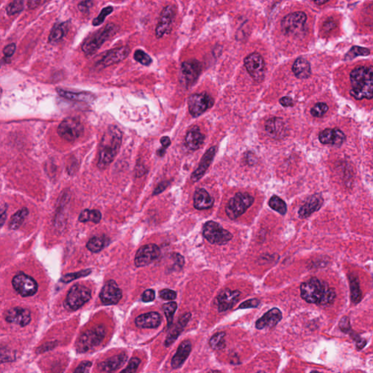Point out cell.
I'll use <instances>...</instances> for the list:
<instances>
[{
    "instance_id": "obj_47",
    "label": "cell",
    "mask_w": 373,
    "mask_h": 373,
    "mask_svg": "<svg viewBox=\"0 0 373 373\" xmlns=\"http://www.w3.org/2000/svg\"><path fill=\"white\" fill-rule=\"evenodd\" d=\"M328 109L329 108L327 103H317L310 110V113H311L312 116L315 117V118H320V117L325 116V113L328 111Z\"/></svg>"
},
{
    "instance_id": "obj_24",
    "label": "cell",
    "mask_w": 373,
    "mask_h": 373,
    "mask_svg": "<svg viewBox=\"0 0 373 373\" xmlns=\"http://www.w3.org/2000/svg\"><path fill=\"white\" fill-rule=\"evenodd\" d=\"M323 198L319 194L311 195L305 202V204L302 206L299 210V217L301 219L308 218L312 214L320 209L323 204Z\"/></svg>"
},
{
    "instance_id": "obj_20",
    "label": "cell",
    "mask_w": 373,
    "mask_h": 373,
    "mask_svg": "<svg viewBox=\"0 0 373 373\" xmlns=\"http://www.w3.org/2000/svg\"><path fill=\"white\" fill-rule=\"evenodd\" d=\"M265 131L273 139H284L288 133V128L282 118H272L265 123Z\"/></svg>"
},
{
    "instance_id": "obj_36",
    "label": "cell",
    "mask_w": 373,
    "mask_h": 373,
    "mask_svg": "<svg viewBox=\"0 0 373 373\" xmlns=\"http://www.w3.org/2000/svg\"><path fill=\"white\" fill-rule=\"evenodd\" d=\"M78 220L81 223L92 222L93 223H98L101 220V214L98 210L85 209L80 213Z\"/></svg>"
},
{
    "instance_id": "obj_41",
    "label": "cell",
    "mask_w": 373,
    "mask_h": 373,
    "mask_svg": "<svg viewBox=\"0 0 373 373\" xmlns=\"http://www.w3.org/2000/svg\"><path fill=\"white\" fill-rule=\"evenodd\" d=\"M177 308V304L175 302H168L163 305V310L165 313L166 317L167 318L168 328H170L171 325L173 322L174 315Z\"/></svg>"
},
{
    "instance_id": "obj_52",
    "label": "cell",
    "mask_w": 373,
    "mask_h": 373,
    "mask_svg": "<svg viewBox=\"0 0 373 373\" xmlns=\"http://www.w3.org/2000/svg\"><path fill=\"white\" fill-rule=\"evenodd\" d=\"M161 298L164 299L166 300H173L177 297V292L175 291L169 290V289H166V290H161L160 294H159Z\"/></svg>"
},
{
    "instance_id": "obj_58",
    "label": "cell",
    "mask_w": 373,
    "mask_h": 373,
    "mask_svg": "<svg viewBox=\"0 0 373 373\" xmlns=\"http://www.w3.org/2000/svg\"><path fill=\"white\" fill-rule=\"evenodd\" d=\"M16 44H9V45L5 47L4 50H3V52H4V55L6 56L7 58H10V57H12L13 54H14L15 51H16Z\"/></svg>"
},
{
    "instance_id": "obj_3",
    "label": "cell",
    "mask_w": 373,
    "mask_h": 373,
    "mask_svg": "<svg viewBox=\"0 0 373 373\" xmlns=\"http://www.w3.org/2000/svg\"><path fill=\"white\" fill-rule=\"evenodd\" d=\"M372 67H359L350 74L352 88L350 94L356 100L372 99L373 96Z\"/></svg>"
},
{
    "instance_id": "obj_30",
    "label": "cell",
    "mask_w": 373,
    "mask_h": 373,
    "mask_svg": "<svg viewBox=\"0 0 373 373\" xmlns=\"http://www.w3.org/2000/svg\"><path fill=\"white\" fill-rule=\"evenodd\" d=\"M57 93L61 96L72 101H82V102L90 103L94 101L96 96L90 92H72L69 90L57 88Z\"/></svg>"
},
{
    "instance_id": "obj_26",
    "label": "cell",
    "mask_w": 373,
    "mask_h": 373,
    "mask_svg": "<svg viewBox=\"0 0 373 373\" xmlns=\"http://www.w3.org/2000/svg\"><path fill=\"white\" fill-rule=\"evenodd\" d=\"M135 324L139 328H157L161 324V316L157 312H149L139 315L136 318Z\"/></svg>"
},
{
    "instance_id": "obj_63",
    "label": "cell",
    "mask_w": 373,
    "mask_h": 373,
    "mask_svg": "<svg viewBox=\"0 0 373 373\" xmlns=\"http://www.w3.org/2000/svg\"><path fill=\"white\" fill-rule=\"evenodd\" d=\"M313 1L318 6H322V5L325 4L328 0H313Z\"/></svg>"
},
{
    "instance_id": "obj_62",
    "label": "cell",
    "mask_w": 373,
    "mask_h": 373,
    "mask_svg": "<svg viewBox=\"0 0 373 373\" xmlns=\"http://www.w3.org/2000/svg\"><path fill=\"white\" fill-rule=\"evenodd\" d=\"M41 0H29L28 1V8L31 10L34 9V8H37L39 6Z\"/></svg>"
},
{
    "instance_id": "obj_50",
    "label": "cell",
    "mask_w": 373,
    "mask_h": 373,
    "mask_svg": "<svg viewBox=\"0 0 373 373\" xmlns=\"http://www.w3.org/2000/svg\"><path fill=\"white\" fill-rule=\"evenodd\" d=\"M260 305V301L258 299L254 298L251 299V300H246L241 305H239L238 308L240 309H247V308H257L259 305Z\"/></svg>"
},
{
    "instance_id": "obj_35",
    "label": "cell",
    "mask_w": 373,
    "mask_h": 373,
    "mask_svg": "<svg viewBox=\"0 0 373 373\" xmlns=\"http://www.w3.org/2000/svg\"><path fill=\"white\" fill-rule=\"evenodd\" d=\"M67 32H68L67 23H62V24L54 26L49 36V42H56L62 40L67 34Z\"/></svg>"
},
{
    "instance_id": "obj_9",
    "label": "cell",
    "mask_w": 373,
    "mask_h": 373,
    "mask_svg": "<svg viewBox=\"0 0 373 373\" xmlns=\"http://www.w3.org/2000/svg\"><path fill=\"white\" fill-rule=\"evenodd\" d=\"M84 128L82 123L76 118H69L64 120L58 128L59 135L67 141L75 142L83 134Z\"/></svg>"
},
{
    "instance_id": "obj_59",
    "label": "cell",
    "mask_w": 373,
    "mask_h": 373,
    "mask_svg": "<svg viewBox=\"0 0 373 373\" xmlns=\"http://www.w3.org/2000/svg\"><path fill=\"white\" fill-rule=\"evenodd\" d=\"M169 182H161V183L159 184V185H157V187L154 189L153 195H158V194L162 193L163 191H164V190L167 188V187L169 186Z\"/></svg>"
},
{
    "instance_id": "obj_31",
    "label": "cell",
    "mask_w": 373,
    "mask_h": 373,
    "mask_svg": "<svg viewBox=\"0 0 373 373\" xmlns=\"http://www.w3.org/2000/svg\"><path fill=\"white\" fill-rule=\"evenodd\" d=\"M190 318H191V313H185V314L180 317V320L177 322L175 328L169 333L167 339H166L165 346L167 347L170 346L177 340V338L180 336V335L183 331L184 329H185V326H186L187 323L190 321Z\"/></svg>"
},
{
    "instance_id": "obj_25",
    "label": "cell",
    "mask_w": 373,
    "mask_h": 373,
    "mask_svg": "<svg viewBox=\"0 0 373 373\" xmlns=\"http://www.w3.org/2000/svg\"><path fill=\"white\" fill-rule=\"evenodd\" d=\"M318 138L322 144L340 146L344 142L346 136L340 129H327L320 133Z\"/></svg>"
},
{
    "instance_id": "obj_42",
    "label": "cell",
    "mask_w": 373,
    "mask_h": 373,
    "mask_svg": "<svg viewBox=\"0 0 373 373\" xmlns=\"http://www.w3.org/2000/svg\"><path fill=\"white\" fill-rule=\"evenodd\" d=\"M24 9V0H13L6 8L7 14L8 16H14Z\"/></svg>"
},
{
    "instance_id": "obj_48",
    "label": "cell",
    "mask_w": 373,
    "mask_h": 373,
    "mask_svg": "<svg viewBox=\"0 0 373 373\" xmlns=\"http://www.w3.org/2000/svg\"><path fill=\"white\" fill-rule=\"evenodd\" d=\"M369 54V49L364 48V47H360L359 46H354L351 50L348 52L346 58L349 59H354V57L358 56H367Z\"/></svg>"
},
{
    "instance_id": "obj_21",
    "label": "cell",
    "mask_w": 373,
    "mask_h": 373,
    "mask_svg": "<svg viewBox=\"0 0 373 373\" xmlns=\"http://www.w3.org/2000/svg\"><path fill=\"white\" fill-rule=\"evenodd\" d=\"M6 319L9 323L25 327L31 321V313L28 309L16 307L7 311Z\"/></svg>"
},
{
    "instance_id": "obj_18",
    "label": "cell",
    "mask_w": 373,
    "mask_h": 373,
    "mask_svg": "<svg viewBox=\"0 0 373 373\" xmlns=\"http://www.w3.org/2000/svg\"><path fill=\"white\" fill-rule=\"evenodd\" d=\"M122 291L114 280H110L103 286L100 299L104 305H116L122 298Z\"/></svg>"
},
{
    "instance_id": "obj_57",
    "label": "cell",
    "mask_w": 373,
    "mask_h": 373,
    "mask_svg": "<svg viewBox=\"0 0 373 373\" xmlns=\"http://www.w3.org/2000/svg\"><path fill=\"white\" fill-rule=\"evenodd\" d=\"M155 298V293L154 291L152 290H147L144 291L142 294V299L144 302H149L153 301Z\"/></svg>"
},
{
    "instance_id": "obj_53",
    "label": "cell",
    "mask_w": 373,
    "mask_h": 373,
    "mask_svg": "<svg viewBox=\"0 0 373 373\" xmlns=\"http://www.w3.org/2000/svg\"><path fill=\"white\" fill-rule=\"evenodd\" d=\"M93 6V2L92 0H83L78 4V9L80 12L83 13H89L90 8Z\"/></svg>"
},
{
    "instance_id": "obj_7",
    "label": "cell",
    "mask_w": 373,
    "mask_h": 373,
    "mask_svg": "<svg viewBox=\"0 0 373 373\" xmlns=\"http://www.w3.org/2000/svg\"><path fill=\"white\" fill-rule=\"evenodd\" d=\"M203 236L212 244L225 245L233 238V235L214 221L207 222L203 228Z\"/></svg>"
},
{
    "instance_id": "obj_1",
    "label": "cell",
    "mask_w": 373,
    "mask_h": 373,
    "mask_svg": "<svg viewBox=\"0 0 373 373\" xmlns=\"http://www.w3.org/2000/svg\"><path fill=\"white\" fill-rule=\"evenodd\" d=\"M300 295L305 302L322 305H331L336 297L334 289L316 278H311L301 284Z\"/></svg>"
},
{
    "instance_id": "obj_32",
    "label": "cell",
    "mask_w": 373,
    "mask_h": 373,
    "mask_svg": "<svg viewBox=\"0 0 373 373\" xmlns=\"http://www.w3.org/2000/svg\"><path fill=\"white\" fill-rule=\"evenodd\" d=\"M205 140V136L199 131L198 127H194L187 132L185 142L189 148L196 150L203 145Z\"/></svg>"
},
{
    "instance_id": "obj_51",
    "label": "cell",
    "mask_w": 373,
    "mask_h": 373,
    "mask_svg": "<svg viewBox=\"0 0 373 373\" xmlns=\"http://www.w3.org/2000/svg\"><path fill=\"white\" fill-rule=\"evenodd\" d=\"M161 142L162 144V147L157 150V155L162 157L165 154L168 147L171 145L172 142H171V139L168 136H164V137L161 138Z\"/></svg>"
},
{
    "instance_id": "obj_43",
    "label": "cell",
    "mask_w": 373,
    "mask_h": 373,
    "mask_svg": "<svg viewBox=\"0 0 373 373\" xmlns=\"http://www.w3.org/2000/svg\"><path fill=\"white\" fill-rule=\"evenodd\" d=\"M113 10H114V8L112 6H108L106 8H103L101 10V12H100L99 15L93 20V22H92L93 26H98L101 25L104 22L106 16H109V15L113 12Z\"/></svg>"
},
{
    "instance_id": "obj_60",
    "label": "cell",
    "mask_w": 373,
    "mask_h": 373,
    "mask_svg": "<svg viewBox=\"0 0 373 373\" xmlns=\"http://www.w3.org/2000/svg\"><path fill=\"white\" fill-rule=\"evenodd\" d=\"M279 102L282 106H286V108H289V106H292L294 105L293 100L289 96L282 97L279 100Z\"/></svg>"
},
{
    "instance_id": "obj_34",
    "label": "cell",
    "mask_w": 373,
    "mask_h": 373,
    "mask_svg": "<svg viewBox=\"0 0 373 373\" xmlns=\"http://www.w3.org/2000/svg\"><path fill=\"white\" fill-rule=\"evenodd\" d=\"M350 289H351V300L353 303L358 304L361 300V291L357 275L352 273L348 276Z\"/></svg>"
},
{
    "instance_id": "obj_2",
    "label": "cell",
    "mask_w": 373,
    "mask_h": 373,
    "mask_svg": "<svg viewBox=\"0 0 373 373\" xmlns=\"http://www.w3.org/2000/svg\"><path fill=\"white\" fill-rule=\"evenodd\" d=\"M122 132L116 126H110L104 133L100 144L98 167L104 169L109 167L119 152L122 143Z\"/></svg>"
},
{
    "instance_id": "obj_12",
    "label": "cell",
    "mask_w": 373,
    "mask_h": 373,
    "mask_svg": "<svg viewBox=\"0 0 373 373\" xmlns=\"http://www.w3.org/2000/svg\"><path fill=\"white\" fill-rule=\"evenodd\" d=\"M244 65L250 76L255 81L262 82L264 77V62L260 54L253 52L244 59Z\"/></svg>"
},
{
    "instance_id": "obj_38",
    "label": "cell",
    "mask_w": 373,
    "mask_h": 373,
    "mask_svg": "<svg viewBox=\"0 0 373 373\" xmlns=\"http://www.w3.org/2000/svg\"><path fill=\"white\" fill-rule=\"evenodd\" d=\"M106 244V240L104 238L101 236V237L96 236V237L90 238L87 244V248L92 252H99L100 251L102 250Z\"/></svg>"
},
{
    "instance_id": "obj_40",
    "label": "cell",
    "mask_w": 373,
    "mask_h": 373,
    "mask_svg": "<svg viewBox=\"0 0 373 373\" xmlns=\"http://www.w3.org/2000/svg\"><path fill=\"white\" fill-rule=\"evenodd\" d=\"M225 333L223 332L217 333L211 337L209 341V345L214 350H222L225 347Z\"/></svg>"
},
{
    "instance_id": "obj_61",
    "label": "cell",
    "mask_w": 373,
    "mask_h": 373,
    "mask_svg": "<svg viewBox=\"0 0 373 373\" xmlns=\"http://www.w3.org/2000/svg\"><path fill=\"white\" fill-rule=\"evenodd\" d=\"M7 218V208L3 207V208H0V228L3 227V225L6 223Z\"/></svg>"
},
{
    "instance_id": "obj_46",
    "label": "cell",
    "mask_w": 373,
    "mask_h": 373,
    "mask_svg": "<svg viewBox=\"0 0 373 373\" xmlns=\"http://www.w3.org/2000/svg\"><path fill=\"white\" fill-rule=\"evenodd\" d=\"M91 272L92 271L90 269H86V270L79 271V272L73 273V274H68L67 275L64 276L61 280H62V282H65V283H70V282L75 280V279H79V278L86 277V276L89 275Z\"/></svg>"
},
{
    "instance_id": "obj_27",
    "label": "cell",
    "mask_w": 373,
    "mask_h": 373,
    "mask_svg": "<svg viewBox=\"0 0 373 373\" xmlns=\"http://www.w3.org/2000/svg\"><path fill=\"white\" fill-rule=\"evenodd\" d=\"M127 355L121 354L110 357L98 364V368L101 372H111L116 371L127 361Z\"/></svg>"
},
{
    "instance_id": "obj_13",
    "label": "cell",
    "mask_w": 373,
    "mask_h": 373,
    "mask_svg": "<svg viewBox=\"0 0 373 373\" xmlns=\"http://www.w3.org/2000/svg\"><path fill=\"white\" fill-rule=\"evenodd\" d=\"M307 21V16L305 13L295 12L287 15L282 22V30L284 34H297L303 29Z\"/></svg>"
},
{
    "instance_id": "obj_56",
    "label": "cell",
    "mask_w": 373,
    "mask_h": 373,
    "mask_svg": "<svg viewBox=\"0 0 373 373\" xmlns=\"http://www.w3.org/2000/svg\"><path fill=\"white\" fill-rule=\"evenodd\" d=\"M147 173V169L144 167V164L140 160L138 161L135 168V175L136 177H141Z\"/></svg>"
},
{
    "instance_id": "obj_4",
    "label": "cell",
    "mask_w": 373,
    "mask_h": 373,
    "mask_svg": "<svg viewBox=\"0 0 373 373\" xmlns=\"http://www.w3.org/2000/svg\"><path fill=\"white\" fill-rule=\"evenodd\" d=\"M118 30L119 27L116 24L113 23L108 24L103 29L91 34L85 39L82 45V50L85 52V55H93L106 41L113 37Z\"/></svg>"
},
{
    "instance_id": "obj_39",
    "label": "cell",
    "mask_w": 373,
    "mask_h": 373,
    "mask_svg": "<svg viewBox=\"0 0 373 373\" xmlns=\"http://www.w3.org/2000/svg\"><path fill=\"white\" fill-rule=\"evenodd\" d=\"M269 204L272 209L277 211L280 215H284L287 213V204H286L285 202L282 198H279L277 195H274V196L271 197L270 200H269Z\"/></svg>"
},
{
    "instance_id": "obj_17",
    "label": "cell",
    "mask_w": 373,
    "mask_h": 373,
    "mask_svg": "<svg viewBox=\"0 0 373 373\" xmlns=\"http://www.w3.org/2000/svg\"><path fill=\"white\" fill-rule=\"evenodd\" d=\"M160 254L161 250L157 245L147 244L142 246L136 254L134 262L136 267L148 265L157 259Z\"/></svg>"
},
{
    "instance_id": "obj_10",
    "label": "cell",
    "mask_w": 373,
    "mask_h": 373,
    "mask_svg": "<svg viewBox=\"0 0 373 373\" xmlns=\"http://www.w3.org/2000/svg\"><path fill=\"white\" fill-rule=\"evenodd\" d=\"M214 103V98L206 93H195L189 97V112L192 116L196 118L212 108Z\"/></svg>"
},
{
    "instance_id": "obj_33",
    "label": "cell",
    "mask_w": 373,
    "mask_h": 373,
    "mask_svg": "<svg viewBox=\"0 0 373 373\" xmlns=\"http://www.w3.org/2000/svg\"><path fill=\"white\" fill-rule=\"evenodd\" d=\"M292 71L299 79H307L311 74L310 63L303 58H299L295 61L292 67Z\"/></svg>"
},
{
    "instance_id": "obj_55",
    "label": "cell",
    "mask_w": 373,
    "mask_h": 373,
    "mask_svg": "<svg viewBox=\"0 0 373 373\" xmlns=\"http://www.w3.org/2000/svg\"><path fill=\"white\" fill-rule=\"evenodd\" d=\"M92 363L89 361H83L77 369H75V372H88L90 371V367H91Z\"/></svg>"
},
{
    "instance_id": "obj_16",
    "label": "cell",
    "mask_w": 373,
    "mask_h": 373,
    "mask_svg": "<svg viewBox=\"0 0 373 373\" xmlns=\"http://www.w3.org/2000/svg\"><path fill=\"white\" fill-rule=\"evenodd\" d=\"M130 54V48L128 46L116 47L112 49L101 57L100 60L96 62L97 68L103 69L116 64L119 63L127 58Z\"/></svg>"
},
{
    "instance_id": "obj_49",
    "label": "cell",
    "mask_w": 373,
    "mask_h": 373,
    "mask_svg": "<svg viewBox=\"0 0 373 373\" xmlns=\"http://www.w3.org/2000/svg\"><path fill=\"white\" fill-rule=\"evenodd\" d=\"M140 362L141 360L139 358H132L130 360L126 369L122 370V372H135L137 368L139 367Z\"/></svg>"
},
{
    "instance_id": "obj_23",
    "label": "cell",
    "mask_w": 373,
    "mask_h": 373,
    "mask_svg": "<svg viewBox=\"0 0 373 373\" xmlns=\"http://www.w3.org/2000/svg\"><path fill=\"white\" fill-rule=\"evenodd\" d=\"M216 152V147H212L208 149V151H206V153L203 154L201 160H200L198 167L192 174L191 180L193 181V182H198V181H199L203 177V175L206 173L207 169L211 165Z\"/></svg>"
},
{
    "instance_id": "obj_11",
    "label": "cell",
    "mask_w": 373,
    "mask_h": 373,
    "mask_svg": "<svg viewBox=\"0 0 373 373\" xmlns=\"http://www.w3.org/2000/svg\"><path fill=\"white\" fill-rule=\"evenodd\" d=\"M12 282L13 288L22 297L33 296L38 289L37 282L25 274L15 276Z\"/></svg>"
},
{
    "instance_id": "obj_54",
    "label": "cell",
    "mask_w": 373,
    "mask_h": 373,
    "mask_svg": "<svg viewBox=\"0 0 373 373\" xmlns=\"http://www.w3.org/2000/svg\"><path fill=\"white\" fill-rule=\"evenodd\" d=\"M339 327L343 333H349L351 331L350 320L348 316H344L342 318L341 322H340Z\"/></svg>"
},
{
    "instance_id": "obj_15",
    "label": "cell",
    "mask_w": 373,
    "mask_h": 373,
    "mask_svg": "<svg viewBox=\"0 0 373 373\" xmlns=\"http://www.w3.org/2000/svg\"><path fill=\"white\" fill-rule=\"evenodd\" d=\"M201 64L195 59L186 61L181 67V78L184 85L190 86L193 85L201 73Z\"/></svg>"
},
{
    "instance_id": "obj_37",
    "label": "cell",
    "mask_w": 373,
    "mask_h": 373,
    "mask_svg": "<svg viewBox=\"0 0 373 373\" xmlns=\"http://www.w3.org/2000/svg\"><path fill=\"white\" fill-rule=\"evenodd\" d=\"M28 215H29V211H28L27 208H21V210H19V211H18L12 217V218H11V222H10L9 228L12 230H16L19 228L20 226L24 223Z\"/></svg>"
},
{
    "instance_id": "obj_44",
    "label": "cell",
    "mask_w": 373,
    "mask_h": 373,
    "mask_svg": "<svg viewBox=\"0 0 373 373\" xmlns=\"http://www.w3.org/2000/svg\"><path fill=\"white\" fill-rule=\"evenodd\" d=\"M134 58L136 62L144 66H149L152 62V59L148 54H146L144 50H140V49L136 50L134 52Z\"/></svg>"
},
{
    "instance_id": "obj_45",
    "label": "cell",
    "mask_w": 373,
    "mask_h": 373,
    "mask_svg": "<svg viewBox=\"0 0 373 373\" xmlns=\"http://www.w3.org/2000/svg\"><path fill=\"white\" fill-rule=\"evenodd\" d=\"M16 355L15 351L6 348H0V364L11 362L16 360Z\"/></svg>"
},
{
    "instance_id": "obj_5",
    "label": "cell",
    "mask_w": 373,
    "mask_h": 373,
    "mask_svg": "<svg viewBox=\"0 0 373 373\" xmlns=\"http://www.w3.org/2000/svg\"><path fill=\"white\" fill-rule=\"evenodd\" d=\"M106 334L103 326H96L80 335L76 342V348L80 353H85L96 348L102 342Z\"/></svg>"
},
{
    "instance_id": "obj_8",
    "label": "cell",
    "mask_w": 373,
    "mask_h": 373,
    "mask_svg": "<svg viewBox=\"0 0 373 373\" xmlns=\"http://www.w3.org/2000/svg\"><path fill=\"white\" fill-rule=\"evenodd\" d=\"M91 298V291L81 284H75L67 294L66 303L72 310L81 308Z\"/></svg>"
},
{
    "instance_id": "obj_28",
    "label": "cell",
    "mask_w": 373,
    "mask_h": 373,
    "mask_svg": "<svg viewBox=\"0 0 373 373\" xmlns=\"http://www.w3.org/2000/svg\"><path fill=\"white\" fill-rule=\"evenodd\" d=\"M194 207L198 210H205L213 206L215 200L204 189H198L194 194Z\"/></svg>"
},
{
    "instance_id": "obj_6",
    "label": "cell",
    "mask_w": 373,
    "mask_h": 373,
    "mask_svg": "<svg viewBox=\"0 0 373 373\" xmlns=\"http://www.w3.org/2000/svg\"><path fill=\"white\" fill-rule=\"evenodd\" d=\"M254 198L246 193H238L228 201L225 208L227 215L231 220H236L246 212L254 203Z\"/></svg>"
},
{
    "instance_id": "obj_22",
    "label": "cell",
    "mask_w": 373,
    "mask_h": 373,
    "mask_svg": "<svg viewBox=\"0 0 373 373\" xmlns=\"http://www.w3.org/2000/svg\"><path fill=\"white\" fill-rule=\"evenodd\" d=\"M282 319V311L277 308H272L256 322L255 327L258 330L274 328L277 326Z\"/></svg>"
},
{
    "instance_id": "obj_29",
    "label": "cell",
    "mask_w": 373,
    "mask_h": 373,
    "mask_svg": "<svg viewBox=\"0 0 373 373\" xmlns=\"http://www.w3.org/2000/svg\"><path fill=\"white\" fill-rule=\"evenodd\" d=\"M192 349V345L190 341H185L181 343L177 349V353L174 355L172 360V367L174 369H178L182 367V364L186 361L187 357L190 354Z\"/></svg>"
},
{
    "instance_id": "obj_14",
    "label": "cell",
    "mask_w": 373,
    "mask_h": 373,
    "mask_svg": "<svg viewBox=\"0 0 373 373\" xmlns=\"http://www.w3.org/2000/svg\"><path fill=\"white\" fill-rule=\"evenodd\" d=\"M175 17L176 8L174 6H168L163 9L155 28V36L157 38L160 39L166 34L171 32Z\"/></svg>"
},
{
    "instance_id": "obj_19",
    "label": "cell",
    "mask_w": 373,
    "mask_h": 373,
    "mask_svg": "<svg viewBox=\"0 0 373 373\" xmlns=\"http://www.w3.org/2000/svg\"><path fill=\"white\" fill-rule=\"evenodd\" d=\"M241 292L226 289L222 291L216 299V303L220 312H225L233 308L240 300Z\"/></svg>"
}]
</instances>
